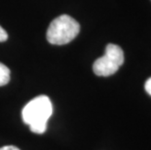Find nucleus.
Here are the masks:
<instances>
[{"instance_id":"obj_1","label":"nucleus","mask_w":151,"mask_h":150,"mask_svg":"<svg viewBox=\"0 0 151 150\" xmlns=\"http://www.w3.org/2000/svg\"><path fill=\"white\" fill-rule=\"evenodd\" d=\"M52 113L53 105L50 98L47 95H39L31 100L22 108V116L31 132L43 133L47 130V122Z\"/></svg>"},{"instance_id":"obj_2","label":"nucleus","mask_w":151,"mask_h":150,"mask_svg":"<svg viewBox=\"0 0 151 150\" xmlns=\"http://www.w3.org/2000/svg\"><path fill=\"white\" fill-rule=\"evenodd\" d=\"M80 31V24L68 15H62L52 21L47 30L48 42L65 45L74 39Z\"/></svg>"},{"instance_id":"obj_3","label":"nucleus","mask_w":151,"mask_h":150,"mask_svg":"<svg viewBox=\"0 0 151 150\" xmlns=\"http://www.w3.org/2000/svg\"><path fill=\"white\" fill-rule=\"evenodd\" d=\"M124 63V52L118 45L108 44L105 48L104 55L96 60L93 65L94 73L98 76L107 77L118 71Z\"/></svg>"},{"instance_id":"obj_4","label":"nucleus","mask_w":151,"mask_h":150,"mask_svg":"<svg viewBox=\"0 0 151 150\" xmlns=\"http://www.w3.org/2000/svg\"><path fill=\"white\" fill-rule=\"evenodd\" d=\"M10 81V69L0 62V87L8 84Z\"/></svg>"},{"instance_id":"obj_5","label":"nucleus","mask_w":151,"mask_h":150,"mask_svg":"<svg viewBox=\"0 0 151 150\" xmlns=\"http://www.w3.org/2000/svg\"><path fill=\"white\" fill-rule=\"evenodd\" d=\"M8 39V34L2 27H0V42H4Z\"/></svg>"},{"instance_id":"obj_6","label":"nucleus","mask_w":151,"mask_h":150,"mask_svg":"<svg viewBox=\"0 0 151 150\" xmlns=\"http://www.w3.org/2000/svg\"><path fill=\"white\" fill-rule=\"evenodd\" d=\"M144 89H145L147 94H148L149 95H151V77L146 80L145 85H144Z\"/></svg>"},{"instance_id":"obj_7","label":"nucleus","mask_w":151,"mask_h":150,"mask_svg":"<svg viewBox=\"0 0 151 150\" xmlns=\"http://www.w3.org/2000/svg\"><path fill=\"white\" fill-rule=\"evenodd\" d=\"M0 150H20L18 147L13 145H7V146H3V147L0 148Z\"/></svg>"}]
</instances>
